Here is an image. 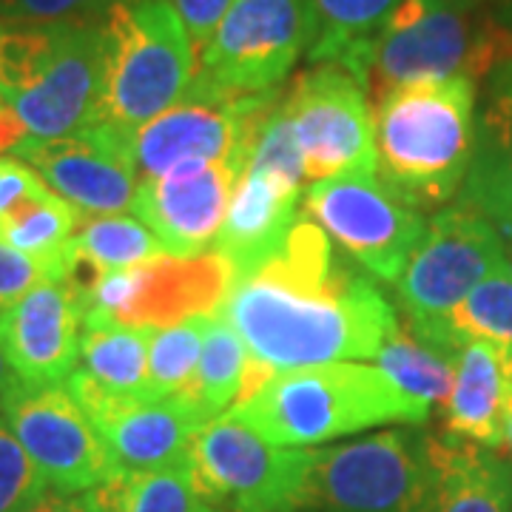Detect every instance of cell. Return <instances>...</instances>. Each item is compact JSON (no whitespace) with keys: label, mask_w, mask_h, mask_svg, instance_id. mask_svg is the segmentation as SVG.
I'll use <instances>...</instances> for the list:
<instances>
[{"label":"cell","mask_w":512,"mask_h":512,"mask_svg":"<svg viewBox=\"0 0 512 512\" xmlns=\"http://www.w3.org/2000/svg\"><path fill=\"white\" fill-rule=\"evenodd\" d=\"M220 313L251 359L274 373L376 359L399 330V311L305 214L274 254L234 276Z\"/></svg>","instance_id":"obj_1"},{"label":"cell","mask_w":512,"mask_h":512,"mask_svg":"<svg viewBox=\"0 0 512 512\" xmlns=\"http://www.w3.org/2000/svg\"><path fill=\"white\" fill-rule=\"evenodd\" d=\"M478 83L467 77L396 86L373 103L379 174L419 211L444 208L478 146Z\"/></svg>","instance_id":"obj_2"},{"label":"cell","mask_w":512,"mask_h":512,"mask_svg":"<svg viewBox=\"0 0 512 512\" xmlns=\"http://www.w3.org/2000/svg\"><path fill=\"white\" fill-rule=\"evenodd\" d=\"M225 416L276 447H308L384 424L419 427L430 410L404 396L379 367L333 362L276 373Z\"/></svg>","instance_id":"obj_3"},{"label":"cell","mask_w":512,"mask_h":512,"mask_svg":"<svg viewBox=\"0 0 512 512\" xmlns=\"http://www.w3.org/2000/svg\"><path fill=\"white\" fill-rule=\"evenodd\" d=\"M100 23H0V106L26 140L69 137L100 120Z\"/></svg>","instance_id":"obj_4"},{"label":"cell","mask_w":512,"mask_h":512,"mask_svg":"<svg viewBox=\"0 0 512 512\" xmlns=\"http://www.w3.org/2000/svg\"><path fill=\"white\" fill-rule=\"evenodd\" d=\"M103 26L100 120L126 131L171 109L197 72V49L171 0H120Z\"/></svg>","instance_id":"obj_5"},{"label":"cell","mask_w":512,"mask_h":512,"mask_svg":"<svg viewBox=\"0 0 512 512\" xmlns=\"http://www.w3.org/2000/svg\"><path fill=\"white\" fill-rule=\"evenodd\" d=\"M461 0H402L376 37L367 94L376 103L421 80H487L512 49V29Z\"/></svg>","instance_id":"obj_6"},{"label":"cell","mask_w":512,"mask_h":512,"mask_svg":"<svg viewBox=\"0 0 512 512\" xmlns=\"http://www.w3.org/2000/svg\"><path fill=\"white\" fill-rule=\"evenodd\" d=\"M72 282L80 293L83 328H168L220 313L234 285V268L214 251L194 259L160 254L123 271L72 274Z\"/></svg>","instance_id":"obj_7"},{"label":"cell","mask_w":512,"mask_h":512,"mask_svg":"<svg viewBox=\"0 0 512 512\" xmlns=\"http://www.w3.org/2000/svg\"><path fill=\"white\" fill-rule=\"evenodd\" d=\"M430 433L387 430L311 450L299 512H427Z\"/></svg>","instance_id":"obj_8"},{"label":"cell","mask_w":512,"mask_h":512,"mask_svg":"<svg viewBox=\"0 0 512 512\" xmlns=\"http://www.w3.org/2000/svg\"><path fill=\"white\" fill-rule=\"evenodd\" d=\"M507 265V245L493 222L464 202L444 205L427 220V231L396 282L407 328L427 342L478 282Z\"/></svg>","instance_id":"obj_9"},{"label":"cell","mask_w":512,"mask_h":512,"mask_svg":"<svg viewBox=\"0 0 512 512\" xmlns=\"http://www.w3.org/2000/svg\"><path fill=\"white\" fill-rule=\"evenodd\" d=\"M313 37V0H234L197 52L191 83L225 94L276 92Z\"/></svg>","instance_id":"obj_10"},{"label":"cell","mask_w":512,"mask_h":512,"mask_svg":"<svg viewBox=\"0 0 512 512\" xmlns=\"http://www.w3.org/2000/svg\"><path fill=\"white\" fill-rule=\"evenodd\" d=\"M311 450L276 447L251 427L220 416L191 447V478L202 504L228 512H299Z\"/></svg>","instance_id":"obj_11"},{"label":"cell","mask_w":512,"mask_h":512,"mask_svg":"<svg viewBox=\"0 0 512 512\" xmlns=\"http://www.w3.org/2000/svg\"><path fill=\"white\" fill-rule=\"evenodd\" d=\"M279 106L291 123L308 183L379 171L367 89L348 69L316 63L282 89Z\"/></svg>","instance_id":"obj_12"},{"label":"cell","mask_w":512,"mask_h":512,"mask_svg":"<svg viewBox=\"0 0 512 512\" xmlns=\"http://www.w3.org/2000/svg\"><path fill=\"white\" fill-rule=\"evenodd\" d=\"M311 217L342 254L376 282L396 285L427 231V217L384 180L350 174L311 183L302 194Z\"/></svg>","instance_id":"obj_13"},{"label":"cell","mask_w":512,"mask_h":512,"mask_svg":"<svg viewBox=\"0 0 512 512\" xmlns=\"http://www.w3.org/2000/svg\"><path fill=\"white\" fill-rule=\"evenodd\" d=\"M282 89L225 94L191 83L171 109L134 131V160L140 180L163 177L185 163L234 160L248 165L256 131L268 120Z\"/></svg>","instance_id":"obj_14"},{"label":"cell","mask_w":512,"mask_h":512,"mask_svg":"<svg viewBox=\"0 0 512 512\" xmlns=\"http://www.w3.org/2000/svg\"><path fill=\"white\" fill-rule=\"evenodd\" d=\"M0 410L55 493H89L117 470L106 441L66 384L12 379L0 393Z\"/></svg>","instance_id":"obj_15"},{"label":"cell","mask_w":512,"mask_h":512,"mask_svg":"<svg viewBox=\"0 0 512 512\" xmlns=\"http://www.w3.org/2000/svg\"><path fill=\"white\" fill-rule=\"evenodd\" d=\"M9 157L29 165L57 197L86 217L134 211L140 188L134 131L94 123L69 137L23 140Z\"/></svg>","instance_id":"obj_16"},{"label":"cell","mask_w":512,"mask_h":512,"mask_svg":"<svg viewBox=\"0 0 512 512\" xmlns=\"http://www.w3.org/2000/svg\"><path fill=\"white\" fill-rule=\"evenodd\" d=\"M120 470H160L191 461L200 430L214 421L191 396H109L80 370L66 379Z\"/></svg>","instance_id":"obj_17"},{"label":"cell","mask_w":512,"mask_h":512,"mask_svg":"<svg viewBox=\"0 0 512 512\" xmlns=\"http://www.w3.org/2000/svg\"><path fill=\"white\" fill-rule=\"evenodd\" d=\"M242 174L245 165L234 160L185 163L163 177L140 180L134 211L165 254L183 259L211 254Z\"/></svg>","instance_id":"obj_18"},{"label":"cell","mask_w":512,"mask_h":512,"mask_svg":"<svg viewBox=\"0 0 512 512\" xmlns=\"http://www.w3.org/2000/svg\"><path fill=\"white\" fill-rule=\"evenodd\" d=\"M83 308L72 276L40 282L0 316V353L26 384H66L80 362Z\"/></svg>","instance_id":"obj_19"},{"label":"cell","mask_w":512,"mask_h":512,"mask_svg":"<svg viewBox=\"0 0 512 512\" xmlns=\"http://www.w3.org/2000/svg\"><path fill=\"white\" fill-rule=\"evenodd\" d=\"M299 205L302 185L268 171L245 168L225 211L214 254L231 262L234 276L251 271L279 248L293 220L299 217Z\"/></svg>","instance_id":"obj_20"},{"label":"cell","mask_w":512,"mask_h":512,"mask_svg":"<svg viewBox=\"0 0 512 512\" xmlns=\"http://www.w3.org/2000/svg\"><path fill=\"white\" fill-rule=\"evenodd\" d=\"M512 396V356L493 345H464L456 353V376L441 404L444 436L501 450V421Z\"/></svg>","instance_id":"obj_21"},{"label":"cell","mask_w":512,"mask_h":512,"mask_svg":"<svg viewBox=\"0 0 512 512\" xmlns=\"http://www.w3.org/2000/svg\"><path fill=\"white\" fill-rule=\"evenodd\" d=\"M427 447V512H512V461L453 436H430Z\"/></svg>","instance_id":"obj_22"},{"label":"cell","mask_w":512,"mask_h":512,"mask_svg":"<svg viewBox=\"0 0 512 512\" xmlns=\"http://www.w3.org/2000/svg\"><path fill=\"white\" fill-rule=\"evenodd\" d=\"M402 0H313L316 37L308 60L348 69L367 89V69L376 37Z\"/></svg>","instance_id":"obj_23"},{"label":"cell","mask_w":512,"mask_h":512,"mask_svg":"<svg viewBox=\"0 0 512 512\" xmlns=\"http://www.w3.org/2000/svg\"><path fill=\"white\" fill-rule=\"evenodd\" d=\"M160 254H165L160 239L134 214H103V217L83 214L74 237L66 245L69 268L72 274L80 276L134 268Z\"/></svg>","instance_id":"obj_24"},{"label":"cell","mask_w":512,"mask_h":512,"mask_svg":"<svg viewBox=\"0 0 512 512\" xmlns=\"http://www.w3.org/2000/svg\"><path fill=\"white\" fill-rule=\"evenodd\" d=\"M86 512H200L191 461L160 470H114L103 484L80 495Z\"/></svg>","instance_id":"obj_25"},{"label":"cell","mask_w":512,"mask_h":512,"mask_svg":"<svg viewBox=\"0 0 512 512\" xmlns=\"http://www.w3.org/2000/svg\"><path fill=\"white\" fill-rule=\"evenodd\" d=\"M427 342L450 356L473 342L512 356V265L478 282Z\"/></svg>","instance_id":"obj_26"},{"label":"cell","mask_w":512,"mask_h":512,"mask_svg":"<svg viewBox=\"0 0 512 512\" xmlns=\"http://www.w3.org/2000/svg\"><path fill=\"white\" fill-rule=\"evenodd\" d=\"M151 330L86 325L74 370L109 396H146Z\"/></svg>","instance_id":"obj_27"},{"label":"cell","mask_w":512,"mask_h":512,"mask_svg":"<svg viewBox=\"0 0 512 512\" xmlns=\"http://www.w3.org/2000/svg\"><path fill=\"white\" fill-rule=\"evenodd\" d=\"M376 362V367L387 373V379L424 410L433 413L447 402L456 376V356L433 348L407 325H399V330L384 342L376 353Z\"/></svg>","instance_id":"obj_28"},{"label":"cell","mask_w":512,"mask_h":512,"mask_svg":"<svg viewBox=\"0 0 512 512\" xmlns=\"http://www.w3.org/2000/svg\"><path fill=\"white\" fill-rule=\"evenodd\" d=\"M456 200L512 237V131L478 123L476 157Z\"/></svg>","instance_id":"obj_29"},{"label":"cell","mask_w":512,"mask_h":512,"mask_svg":"<svg viewBox=\"0 0 512 512\" xmlns=\"http://www.w3.org/2000/svg\"><path fill=\"white\" fill-rule=\"evenodd\" d=\"M248 359L251 353L234 325L222 313H214L205 330L197 376L185 396H191L211 419H220L237 404Z\"/></svg>","instance_id":"obj_30"},{"label":"cell","mask_w":512,"mask_h":512,"mask_svg":"<svg viewBox=\"0 0 512 512\" xmlns=\"http://www.w3.org/2000/svg\"><path fill=\"white\" fill-rule=\"evenodd\" d=\"M80 211L52 188L23 200L0 217V245L40 259H66V245L80 225Z\"/></svg>","instance_id":"obj_31"},{"label":"cell","mask_w":512,"mask_h":512,"mask_svg":"<svg viewBox=\"0 0 512 512\" xmlns=\"http://www.w3.org/2000/svg\"><path fill=\"white\" fill-rule=\"evenodd\" d=\"M211 316L185 319L180 325L151 330L148 345V376L146 399H165L188 393L197 376L202 356V342Z\"/></svg>","instance_id":"obj_32"},{"label":"cell","mask_w":512,"mask_h":512,"mask_svg":"<svg viewBox=\"0 0 512 512\" xmlns=\"http://www.w3.org/2000/svg\"><path fill=\"white\" fill-rule=\"evenodd\" d=\"M49 490V481L37 470L0 410V512H26Z\"/></svg>","instance_id":"obj_33"},{"label":"cell","mask_w":512,"mask_h":512,"mask_svg":"<svg viewBox=\"0 0 512 512\" xmlns=\"http://www.w3.org/2000/svg\"><path fill=\"white\" fill-rule=\"evenodd\" d=\"M72 274L69 256L66 259H40L9 245H0V316L20 302L26 293L37 288L40 282L66 279Z\"/></svg>","instance_id":"obj_34"},{"label":"cell","mask_w":512,"mask_h":512,"mask_svg":"<svg viewBox=\"0 0 512 512\" xmlns=\"http://www.w3.org/2000/svg\"><path fill=\"white\" fill-rule=\"evenodd\" d=\"M120 0H0V23H100Z\"/></svg>","instance_id":"obj_35"},{"label":"cell","mask_w":512,"mask_h":512,"mask_svg":"<svg viewBox=\"0 0 512 512\" xmlns=\"http://www.w3.org/2000/svg\"><path fill=\"white\" fill-rule=\"evenodd\" d=\"M478 123L512 131V49L495 63L487 77V100Z\"/></svg>","instance_id":"obj_36"},{"label":"cell","mask_w":512,"mask_h":512,"mask_svg":"<svg viewBox=\"0 0 512 512\" xmlns=\"http://www.w3.org/2000/svg\"><path fill=\"white\" fill-rule=\"evenodd\" d=\"M43 188H49V185L43 183L29 165L20 163L18 157L0 154V217L9 214L12 208H18L23 200L40 194Z\"/></svg>","instance_id":"obj_37"},{"label":"cell","mask_w":512,"mask_h":512,"mask_svg":"<svg viewBox=\"0 0 512 512\" xmlns=\"http://www.w3.org/2000/svg\"><path fill=\"white\" fill-rule=\"evenodd\" d=\"M234 0H171L177 15L183 18L188 35L194 40V49L200 52L202 46L211 40L214 29L220 26L225 12L231 9Z\"/></svg>","instance_id":"obj_38"},{"label":"cell","mask_w":512,"mask_h":512,"mask_svg":"<svg viewBox=\"0 0 512 512\" xmlns=\"http://www.w3.org/2000/svg\"><path fill=\"white\" fill-rule=\"evenodd\" d=\"M26 512H86V507L74 495H60L55 490H49V493L43 495L37 504H32Z\"/></svg>","instance_id":"obj_39"},{"label":"cell","mask_w":512,"mask_h":512,"mask_svg":"<svg viewBox=\"0 0 512 512\" xmlns=\"http://www.w3.org/2000/svg\"><path fill=\"white\" fill-rule=\"evenodd\" d=\"M501 450H510L512 456V396L504 407V421H501Z\"/></svg>","instance_id":"obj_40"},{"label":"cell","mask_w":512,"mask_h":512,"mask_svg":"<svg viewBox=\"0 0 512 512\" xmlns=\"http://www.w3.org/2000/svg\"><path fill=\"white\" fill-rule=\"evenodd\" d=\"M15 376H12V370H9V365H6V359H3V353H0V393L6 390V384L12 382Z\"/></svg>","instance_id":"obj_41"},{"label":"cell","mask_w":512,"mask_h":512,"mask_svg":"<svg viewBox=\"0 0 512 512\" xmlns=\"http://www.w3.org/2000/svg\"><path fill=\"white\" fill-rule=\"evenodd\" d=\"M504 245H507V256H510V265H512V237L504 239Z\"/></svg>","instance_id":"obj_42"},{"label":"cell","mask_w":512,"mask_h":512,"mask_svg":"<svg viewBox=\"0 0 512 512\" xmlns=\"http://www.w3.org/2000/svg\"><path fill=\"white\" fill-rule=\"evenodd\" d=\"M200 512H225V510H217V507H208V504H202Z\"/></svg>","instance_id":"obj_43"},{"label":"cell","mask_w":512,"mask_h":512,"mask_svg":"<svg viewBox=\"0 0 512 512\" xmlns=\"http://www.w3.org/2000/svg\"><path fill=\"white\" fill-rule=\"evenodd\" d=\"M507 29H512V3H510V15H507Z\"/></svg>","instance_id":"obj_44"},{"label":"cell","mask_w":512,"mask_h":512,"mask_svg":"<svg viewBox=\"0 0 512 512\" xmlns=\"http://www.w3.org/2000/svg\"><path fill=\"white\" fill-rule=\"evenodd\" d=\"M461 3H481V0H461Z\"/></svg>","instance_id":"obj_45"}]
</instances>
